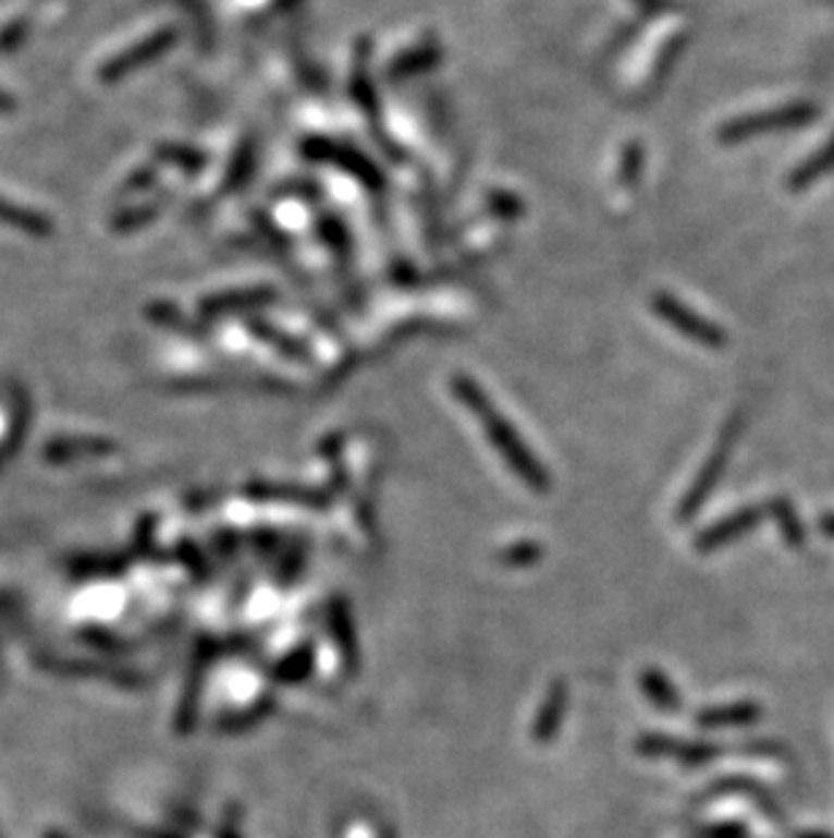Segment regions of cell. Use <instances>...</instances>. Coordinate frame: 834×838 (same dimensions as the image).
<instances>
[{"label": "cell", "instance_id": "obj_5", "mask_svg": "<svg viewBox=\"0 0 834 838\" xmlns=\"http://www.w3.org/2000/svg\"><path fill=\"white\" fill-rule=\"evenodd\" d=\"M834 166V138L830 144H826L824 149H821L819 155H813L810 160H805L802 166L797 169V174L792 177V187H805L810 185V182H815L819 177H824L826 171H830Z\"/></svg>", "mask_w": 834, "mask_h": 838}, {"label": "cell", "instance_id": "obj_9", "mask_svg": "<svg viewBox=\"0 0 834 838\" xmlns=\"http://www.w3.org/2000/svg\"><path fill=\"white\" fill-rule=\"evenodd\" d=\"M645 690H648V695L653 697V701L659 703V706H664V708H675L677 706V695L670 690V684H666V681L661 679L659 673H655V676L650 673L648 679H645Z\"/></svg>", "mask_w": 834, "mask_h": 838}, {"label": "cell", "instance_id": "obj_3", "mask_svg": "<svg viewBox=\"0 0 834 838\" xmlns=\"http://www.w3.org/2000/svg\"><path fill=\"white\" fill-rule=\"evenodd\" d=\"M737 437H739V421H732V424L726 426L724 440H721V446L713 451V459H710V462H708V467H704V473L699 475L697 486H694L691 491H688L686 505H683V513H691V510L697 508V505L702 502L704 497H708L710 488L715 486V481H719V475L724 473L726 462H729V453H732L734 440H737Z\"/></svg>", "mask_w": 834, "mask_h": 838}, {"label": "cell", "instance_id": "obj_4", "mask_svg": "<svg viewBox=\"0 0 834 838\" xmlns=\"http://www.w3.org/2000/svg\"><path fill=\"white\" fill-rule=\"evenodd\" d=\"M761 513H764V508H745V510H739V513L729 515L726 521H721V524L710 526V530L702 535V543H699V548H704V551H708V548H719V546H724V543L734 541L737 535H743V532L753 530V526L759 524Z\"/></svg>", "mask_w": 834, "mask_h": 838}, {"label": "cell", "instance_id": "obj_2", "mask_svg": "<svg viewBox=\"0 0 834 838\" xmlns=\"http://www.w3.org/2000/svg\"><path fill=\"white\" fill-rule=\"evenodd\" d=\"M655 309H659V313L664 315V318L670 320L675 329H680L683 335L691 337V340L704 342V345H710V348H724L726 345V335L719 329V326H713L710 320L694 315L691 309L683 307V304L675 302V299L655 296Z\"/></svg>", "mask_w": 834, "mask_h": 838}, {"label": "cell", "instance_id": "obj_1", "mask_svg": "<svg viewBox=\"0 0 834 838\" xmlns=\"http://www.w3.org/2000/svg\"><path fill=\"white\" fill-rule=\"evenodd\" d=\"M815 114H819V109H815L813 104H794V107L775 109V112L748 114V118H737L732 120L729 125H724L721 138H724V142H743V138L761 136V133L783 131V127H797L802 125V122L813 120Z\"/></svg>", "mask_w": 834, "mask_h": 838}, {"label": "cell", "instance_id": "obj_8", "mask_svg": "<svg viewBox=\"0 0 834 838\" xmlns=\"http://www.w3.org/2000/svg\"><path fill=\"white\" fill-rule=\"evenodd\" d=\"M756 719V706H748V703H739V706H729V708H715V712H708L702 717L704 725L715 727V725H745V721Z\"/></svg>", "mask_w": 834, "mask_h": 838}, {"label": "cell", "instance_id": "obj_11", "mask_svg": "<svg viewBox=\"0 0 834 838\" xmlns=\"http://www.w3.org/2000/svg\"><path fill=\"white\" fill-rule=\"evenodd\" d=\"M824 530L832 532V535H834V515H830V519H824Z\"/></svg>", "mask_w": 834, "mask_h": 838}, {"label": "cell", "instance_id": "obj_7", "mask_svg": "<svg viewBox=\"0 0 834 838\" xmlns=\"http://www.w3.org/2000/svg\"><path fill=\"white\" fill-rule=\"evenodd\" d=\"M0 220L9 226H14V229H22V231H30V234H47L52 226L47 223L44 218H38V215L33 212H25V209H16L11 207V204H3L0 202Z\"/></svg>", "mask_w": 834, "mask_h": 838}, {"label": "cell", "instance_id": "obj_12", "mask_svg": "<svg viewBox=\"0 0 834 838\" xmlns=\"http://www.w3.org/2000/svg\"><path fill=\"white\" fill-rule=\"evenodd\" d=\"M802 838H824V836H802Z\"/></svg>", "mask_w": 834, "mask_h": 838}, {"label": "cell", "instance_id": "obj_6", "mask_svg": "<svg viewBox=\"0 0 834 838\" xmlns=\"http://www.w3.org/2000/svg\"><path fill=\"white\" fill-rule=\"evenodd\" d=\"M766 510H770L772 519L781 524L786 541L792 543V546H802L805 532H802V524L797 521V513H794L792 502H788V499H772V502L766 505Z\"/></svg>", "mask_w": 834, "mask_h": 838}, {"label": "cell", "instance_id": "obj_10", "mask_svg": "<svg viewBox=\"0 0 834 838\" xmlns=\"http://www.w3.org/2000/svg\"><path fill=\"white\" fill-rule=\"evenodd\" d=\"M163 44H165V41H158V44L152 41V44H147V47H142V49H131V52L122 54V58L116 60V63H111V71H109V74H106V76H120V74H125V71L131 69V65H136V60H144V58H149V54L160 52V47H163Z\"/></svg>", "mask_w": 834, "mask_h": 838}]
</instances>
